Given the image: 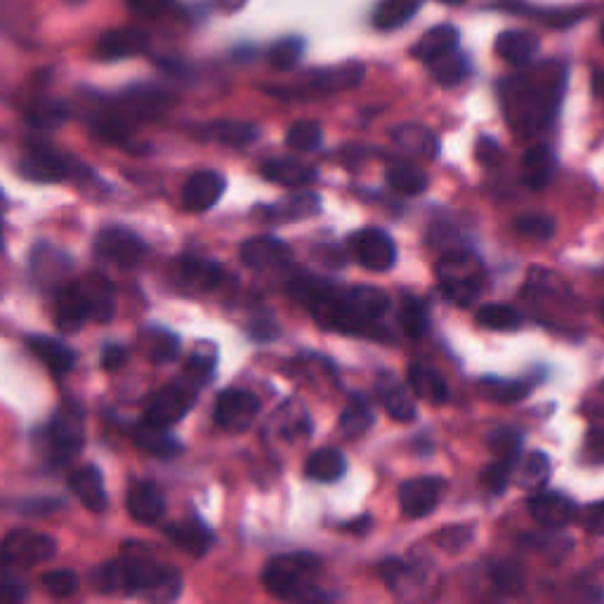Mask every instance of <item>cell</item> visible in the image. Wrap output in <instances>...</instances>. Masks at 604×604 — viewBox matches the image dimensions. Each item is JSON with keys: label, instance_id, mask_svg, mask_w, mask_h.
<instances>
[{"label": "cell", "instance_id": "obj_38", "mask_svg": "<svg viewBox=\"0 0 604 604\" xmlns=\"http://www.w3.org/2000/svg\"><path fill=\"white\" fill-rule=\"evenodd\" d=\"M477 324L491 331H517L522 326V314L510 305H501V302H491V305H482L477 310Z\"/></svg>", "mask_w": 604, "mask_h": 604}, {"label": "cell", "instance_id": "obj_52", "mask_svg": "<svg viewBox=\"0 0 604 604\" xmlns=\"http://www.w3.org/2000/svg\"><path fill=\"white\" fill-rule=\"evenodd\" d=\"M302 48L305 45H302L300 38H284V41L274 43L272 50H269V64L279 71L293 69L300 62Z\"/></svg>", "mask_w": 604, "mask_h": 604}, {"label": "cell", "instance_id": "obj_61", "mask_svg": "<svg viewBox=\"0 0 604 604\" xmlns=\"http://www.w3.org/2000/svg\"><path fill=\"white\" fill-rule=\"evenodd\" d=\"M3 206H5V194H3V189H0V210H3Z\"/></svg>", "mask_w": 604, "mask_h": 604}, {"label": "cell", "instance_id": "obj_57", "mask_svg": "<svg viewBox=\"0 0 604 604\" xmlns=\"http://www.w3.org/2000/svg\"><path fill=\"white\" fill-rule=\"evenodd\" d=\"M26 588L19 581H0V604L24 600Z\"/></svg>", "mask_w": 604, "mask_h": 604}, {"label": "cell", "instance_id": "obj_63", "mask_svg": "<svg viewBox=\"0 0 604 604\" xmlns=\"http://www.w3.org/2000/svg\"><path fill=\"white\" fill-rule=\"evenodd\" d=\"M602 439H604V437H602Z\"/></svg>", "mask_w": 604, "mask_h": 604}, {"label": "cell", "instance_id": "obj_10", "mask_svg": "<svg viewBox=\"0 0 604 604\" xmlns=\"http://www.w3.org/2000/svg\"><path fill=\"white\" fill-rule=\"evenodd\" d=\"M19 170L26 180L34 182H62L76 173L74 159L69 156L59 154L57 149L48 147V144H36V147L29 149L26 159L19 163Z\"/></svg>", "mask_w": 604, "mask_h": 604}, {"label": "cell", "instance_id": "obj_32", "mask_svg": "<svg viewBox=\"0 0 604 604\" xmlns=\"http://www.w3.org/2000/svg\"><path fill=\"white\" fill-rule=\"evenodd\" d=\"M321 210V201L314 192H300L288 199L274 203L267 208V218L277 222H291V220H305L317 215Z\"/></svg>", "mask_w": 604, "mask_h": 604}, {"label": "cell", "instance_id": "obj_53", "mask_svg": "<svg viewBox=\"0 0 604 604\" xmlns=\"http://www.w3.org/2000/svg\"><path fill=\"white\" fill-rule=\"evenodd\" d=\"M489 446L498 453V456L517 458V453L522 449V432L512 428H498L491 432Z\"/></svg>", "mask_w": 604, "mask_h": 604}, {"label": "cell", "instance_id": "obj_25", "mask_svg": "<svg viewBox=\"0 0 604 604\" xmlns=\"http://www.w3.org/2000/svg\"><path fill=\"white\" fill-rule=\"evenodd\" d=\"M262 175H265L269 182H277V185L291 189L307 187L317 180V170L295 159L265 161L262 163Z\"/></svg>", "mask_w": 604, "mask_h": 604}, {"label": "cell", "instance_id": "obj_37", "mask_svg": "<svg viewBox=\"0 0 604 604\" xmlns=\"http://www.w3.org/2000/svg\"><path fill=\"white\" fill-rule=\"evenodd\" d=\"M387 185H390L395 192L406 194V196H416L423 194L428 189V175L423 170H418L416 166H409V163H395V166L387 168Z\"/></svg>", "mask_w": 604, "mask_h": 604}, {"label": "cell", "instance_id": "obj_4", "mask_svg": "<svg viewBox=\"0 0 604 604\" xmlns=\"http://www.w3.org/2000/svg\"><path fill=\"white\" fill-rule=\"evenodd\" d=\"M437 277L446 298L461 307L472 305L479 298V293H482V265L468 251H456L442 258V262L437 265Z\"/></svg>", "mask_w": 604, "mask_h": 604}, {"label": "cell", "instance_id": "obj_21", "mask_svg": "<svg viewBox=\"0 0 604 604\" xmlns=\"http://www.w3.org/2000/svg\"><path fill=\"white\" fill-rule=\"evenodd\" d=\"M166 534L175 546L187 550L189 555L201 557L206 555L210 546L215 543V534L210 531L199 517H189L185 522H173L166 527Z\"/></svg>", "mask_w": 604, "mask_h": 604}, {"label": "cell", "instance_id": "obj_54", "mask_svg": "<svg viewBox=\"0 0 604 604\" xmlns=\"http://www.w3.org/2000/svg\"><path fill=\"white\" fill-rule=\"evenodd\" d=\"M472 538H475V529L472 527H444L442 534L437 536V541L449 553H458V550L468 546Z\"/></svg>", "mask_w": 604, "mask_h": 604}, {"label": "cell", "instance_id": "obj_30", "mask_svg": "<svg viewBox=\"0 0 604 604\" xmlns=\"http://www.w3.org/2000/svg\"><path fill=\"white\" fill-rule=\"evenodd\" d=\"M409 385L416 392V397L425 399L428 404H446V399H449V387H446L444 378L435 369H430V366L411 364Z\"/></svg>", "mask_w": 604, "mask_h": 604}, {"label": "cell", "instance_id": "obj_46", "mask_svg": "<svg viewBox=\"0 0 604 604\" xmlns=\"http://www.w3.org/2000/svg\"><path fill=\"white\" fill-rule=\"evenodd\" d=\"M324 142V130L317 121H298L288 130L286 144L295 151H314Z\"/></svg>", "mask_w": 604, "mask_h": 604}, {"label": "cell", "instance_id": "obj_13", "mask_svg": "<svg viewBox=\"0 0 604 604\" xmlns=\"http://www.w3.org/2000/svg\"><path fill=\"white\" fill-rule=\"evenodd\" d=\"M225 189V175H220L218 170H199L189 177L185 189H182V206L192 213H206L222 199Z\"/></svg>", "mask_w": 604, "mask_h": 604}, {"label": "cell", "instance_id": "obj_44", "mask_svg": "<svg viewBox=\"0 0 604 604\" xmlns=\"http://www.w3.org/2000/svg\"><path fill=\"white\" fill-rule=\"evenodd\" d=\"M550 477V461L543 451H531L522 465L520 484L529 491H541Z\"/></svg>", "mask_w": 604, "mask_h": 604}, {"label": "cell", "instance_id": "obj_51", "mask_svg": "<svg viewBox=\"0 0 604 604\" xmlns=\"http://www.w3.org/2000/svg\"><path fill=\"white\" fill-rule=\"evenodd\" d=\"M491 579H494L496 588L505 595H517L524 588V574L517 562H498L496 567L491 569Z\"/></svg>", "mask_w": 604, "mask_h": 604}, {"label": "cell", "instance_id": "obj_43", "mask_svg": "<svg viewBox=\"0 0 604 604\" xmlns=\"http://www.w3.org/2000/svg\"><path fill=\"white\" fill-rule=\"evenodd\" d=\"M399 324H402L404 333L413 340L425 336L428 331V310L418 298H406L399 307Z\"/></svg>", "mask_w": 604, "mask_h": 604}, {"label": "cell", "instance_id": "obj_2", "mask_svg": "<svg viewBox=\"0 0 604 604\" xmlns=\"http://www.w3.org/2000/svg\"><path fill=\"white\" fill-rule=\"evenodd\" d=\"M93 583L104 593L144 595L154 602H170L182 593V576L147 557H121L102 564L93 574Z\"/></svg>", "mask_w": 604, "mask_h": 604}, {"label": "cell", "instance_id": "obj_29", "mask_svg": "<svg viewBox=\"0 0 604 604\" xmlns=\"http://www.w3.org/2000/svg\"><path fill=\"white\" fill-rule=\"evenodd\" d=\"M133 439L142 451H147V453H151V456H159V458H173L182 449V444L177 442L173 435H170L168 428L151 425V423H147V420H142V423L133 430Z\"/></svg>", "mask_w": 604, "mask_h": 604}, {"label": "cell", "instance_id": "obj_11", "mask_svg": "<svg viewBox=\"0 0 604 604\" xmlns=\"http://www.w3.org/2000/svg\"><path fill=\"white\" fill-rule=\"evenodd\" d=\"M192 406V390H187V387L182 385H168L149 399L142 420H147L151 425H159V428H173V425L180 423V420L192 411Z\"/></svg>", "mask_w": 604, "mask_h": 604}, {"label": "cell", "instance_id": "obj_19", "mask_svg": "<svg viewBox=\"0 0 604 604\" xmlns=\"http://www.w3.org/2000/svg\"><path fill=\"white\" fill-rule=\"evenodd\" d=\"M90 319V300L83 281L67 284L57 293V324L64 331H78Z\"/></svg>", "mask_w": 604, "mask_h": 604}, {"label": "cell", "instance_id": "obj_56", "mask_svg": "<svg viewBox=\"0 0 604 604\" xmlns=\"http://www.w3.org/2000/svg\"><path fill=\"white\" fill-rule=\"evenodd\" d=\"M128 350L123 345H107L102 350V369L107 371H118L123 364H126Z\"/></svg>", "mask_w": 604, "mask_h": 604}, {"label": "cell", "instance_id": "obj_60", "mask_svg": "<svg viewBox=\"0 0 604 604\" xmlns=\"http://www.w3.org/2000/svg\"><path fill=\"white\" fill-rule=\"evenodd\" d=\"M3 244H5V239H3V222H0V251H3Z\"/></svg>", "mask_w": 604, "mask_h": 604}, {"label": "cell", "instance_id": "obj_24", "mask_svg": "<svg viewBox=\"0 0 604 604\" xmlns=\"http://www.w3.org/2000/svg\"><path fill=\"white\" fill-rule=\"evenodd\" d=\"M144 50H147V36L140 29H130V26L107 31L97 43V52L104 59H126L140 55Z\"/></svg>", "mask_w": 604, "mask_h": 604}, {"label": "cell", "instance_id": "obj_9", "mask_svg": "<svg viewBox=\"0 0 604 604\" xmlns=\"http://www.w3.org/2000/svg\"><path fill=\"white\" fill-rule=\"evenodd\" d=\"M354 258L371 272H387L397 262V246L392 236L378 227H366L352 236Z\"/></svg>", "mask_w": 604, "mask_h": 604}, {"label": "cell", "instance_id": "obj_17", "mask_svg": "<svg viewBox=\"0 0 604 604\" xmlns=\"http://www.w3.org/2000/svg\"><path fill=\"white\" fill-rule=\"evenodd\" d=\"M364 64L359 62H347V64H338V67H328V69H317L307 76L305 85L312 90V93H340V90H350L357 88V85L364 81Z\"/></svg>", "mask_w": 604, "mask_h": 604}, {"label": "cell", "instance_id": "obj_41", "mask_svg": "<svg viewBox=\"0 0 604 604\" xmlns=\"http://www.w3.org/2000/svg\"><path fill=\"white\" fill-rule=\"evenodd\" d=\"M180 265H182V274H185V279L189 281V284H194L199 288H213L220 284L222 269L215 265V262L187 255V258H182Z\"/></svg>", "mask_w": 604, "mask_h": 604}, {"label": "cell", "instance_id": "obj_39", "mask_svg": "<svg viewBox=\"0 0 604 604\" xmlns=\"http://www.w3.org/2000/svg\"><path fill=\"white\" fill-rule=\"evenodd\" d=\"M373 420L376 418H373L371 404L364 397H352L350 404L340 413V430L347 437H359L373 428Z\"/></svg>", "mask_w": 604, "mask_h": 604}, {"label": "cell", "instance_id": "obj_50", "mask_svg": "<svg viewBox=\"0 0 604 604\" xmlns=\"http://www.w3.org/2000/svg\"><path fill=\"white\" fill-rule=\"evenodd\" d=\"M515 232L531 241H548L555 236V222L548 215H522L515 220Z\"/></svg>", "mask_w": 604, "mask_h": 604}, {"label": "cell", "instance_id": "obj_5", "mask_svg": "<svg viewBox=\"0 0 604 604\" xmlns=\"http://www.w3.org/2000/svg\"><path fill=\"white\" fill-rule=\"evenodd\" d=\"M52 453L59 461H71L85 442V411L76 402L59 406L48 425Z\"/></svg>", "mask_w": 604, "mask_h": 604}, {"label": "cell", "instance_id": "obj_49", "mask_svg": "<svg viewBox=\"0 0 604 604\" xmlns=\"http://www.w3.org/2000/svg\"><path fill=\"white\" fill-rule=\"evenodd\" d=\"M515 461L517 458L501 456L498 461L489 463L487 468L482 470V484L487 487V491H491V494H503L512 477V470H515Z\"/></svg>", "mask_w": 604, "mask_h": 604}, {"label": "cell", "instance_id": "obj_40", "mask_svg": "<svg viewBox=\"0 0 604 604\" xmlns=\"http://www.w3.org/2000/svg\"><path fill=\"white\" fill-rule=\"evenodd\" d=\"M430 71L439 85L451 88V85H458L465 76H468L470 62H468V57L461 55V52L453 50V52H449V55L435 59V62L430 64Z\"/></svg>", "mask_w": 604, "mask_h": 604}, {"label": "cell", "instance_id": "obj_31", "mask_svg": "<svg viewBox=\"0 0 604 604\" xmlns=\"http://www.w3.org/2000/svg\"><path fill=\"white\" fill-rule=\"evenodd\" d=\"M305 472L307 477L314 479V482L331 484V482H338V479H343V475L347 472V461L343 451L317 449L310 458H307Z\"/></svg>", "mask_w": 604, "mask_h": 604}, {"label": "cell", "instance_id": "obj_3", "mask_svg": "<svg viewBox=\"0 0 604 604\" xmlns=\"http://www.w3.org/2000/svg\"><path fill=\"white\" fill-rule=\"evenodd\" d=\"M321 569V560L312 553H288L277 555L267 562L262 571V583L269 595L279 600H293V597L307 595V590L314 588L312 583L317 579Z\"/></svg>", "mask_w": 604, "mask_h": 604}, {"label": "cell", "instance_id": "obj_27", "mask_svg": "<svg viewBox=\"0 0 604 604\" xmlns=\"http://www.w3.org/2000/svg\"><path fill=\"white\" fill-rule=\"evenodd\" d=\"M553 170H555L553 151L543 147V144H536V147H531L527 154H524L522 185L529 189L548 187L550 180H553Z\"/></svg>", "mask_w": 604, "mask_h": 604}, {"label": "cell", "instance_id": "obj_59", "mask_svg": "<svg viewBox=\"0 0 604 604\" xmlns=\"http://www.w3.org/2000/svg\"><path fill=\"white\" fill-rule=\"evenodd\" d=\"M439 3H444V5H463L465 0H439Z\"/></svg>", "mask_w": 604, "mask_h": 604}, {"label": "cell", "instance_id": "obj_23", "mask_svg": "<svg viewBox=\"0 0 604 604\" xmlns=\"http://www.w3.org/2000/svg\"><path fill=\"white\" fill-rule=\"evenodd\" d=\"M458 38H461V34H458L456 26H451V24L432 26L430 31H425V34L418 38V43L413 45L411 52H413V57L420 59V62L432 64L435 59L449 55V52L456 50Z\"/></svg>", "mask_w": 604, "mask_h": 604}, {"label": "cell", "instance_id": "obj_28", "mask_svg": "<svg viewBox=\"0 0 604 604\" xmlns=\"http://www.w3.org/2000/svg\"><path fill=\"white\" fill-rule=\"evenodd\" d=\"M392 140L397 142L399 149L409 151V154L425 156V159H435L439 154V140L430 128L418 126V123H404L392 130Z\"/></svg>", "mask_w": 604, "mask_h": 604}, {"label": "cell", "instance_id": "obj_48", "mask_svg": "<svg viewBox=\"0 0 604 604\" xmlns=\"http://www.w3.org/2000/svg\"><path fill=\"white\" fill-rule=\"evenodd\" d=\"M43 588L48 590L52 597H57V600H67V597L76 595V590L81 588V579H78L76 571L71 569H55L43 576Z\"/></svg>", "mask_w": 604, "mask_h": 604}, {"label": "cell", "instance_id": "obj_15", "mask_svg": "<svg viewBox=\"0 0 604 604\" xmlns=\"http://www.w3.org/2000/svg\"><path fill=\"white\" fill-rule=\"evenodd\" d=\"M529 512L534 517V522L538 527L557 531L562 527H567L576 520L579 515V508L576 503L571 501L569 496L562 494H536L529 501Z\"/></svg>", "mask_w": 604, "mask_h": 604}, {"label": "cell", "instance_id": "obj_8", "mask_svg": "<svg viewBox=\"0 0 604 604\" xmlns=\"http://www.w3.org/2000/svg\"><path fill=\"white\" fill-rule=\"evenodd\" d=\"M260 413V399L248 390L229 387L215 402V423L227 432H244L251 428Z\"/></svg>", "mask_w": 604, "mask_h": 604}, {"label": "cell", "instance_id": "obj_26", "mask_svg": "<svg viewBox=\"0 0 604 604\" xmlns=\"http://www.w3.org/2000/svg\"><path fill=\"white\" fill-rule=\"evenodd\" d=\"M26 343H29L31 352H34L55 376H64V373L74 369L76 352L71 350L67 343H62V340L48 336H31Z\"/></svg>", "mask_w": 604, "mask_h": 604}, {"label": "cell", "instance_id": "obj_1", "mask_svg": "<svg viewBox=\"0 0 604 604\" xmlns=\"http://www.w3.org/2000/svg\"><path fill=\"white\" fill-rule=\"evenodd\" d=\"M564 88L567 67L560 59L503 78L498 85V100L508 126L517 135H534L546 128L560 109Z\"/></svg>", "mask_w": 604, "mask_h": 604}, {"label": "cell", "instance_id": "obj_55", "mask_svg": "<svg viewBox=\"0 0 604 604\" xmlns=\"http://www.w3.org/2000/svg\"><path fill=\"white\" fill-rule=\"evenodd\" d=\"M581 522H583V527H586L588 534L604 536V501L588 505L586 512H583Z\"/></svg>", "mask_w": 604, "mask_h": 604}, {"label": "cell", "instance_id": "obj_42", "mask_svg": "<svg viewBox=\"0 0 604 604\" xmlns=\"http://www.w3.org/2000/svg\"><path fill=\"white\" fill-rule=\"evenodd\" d=\"M380 395H383L385 411L395 420H399V423H411V420H416V404H413V399L409 397V392H406L404 387L399 385L383 387Z\"/></svg>", "mask_w": 604, "mask_h": 604}, {"label": "cell", "instance_id": "obj_6", "mask_svg": "<svg viewBox=\"0 0 604 604\" xmlns=\"http://www.w3.org/2000/svg\"><path fill=\"white\" fill-rule=\"evenodd\" d=\"M55 553L57 541L52 536L17 529L0 546V562L10 564V567H34V564L52 560Z\"/></svg>", "mask_w": 604, "mask_h": 604}, {"label": "cell", "instance_id": "obj_45", "mask_svg": "<svg viewBox=\"0 0 604 604\" xmlns=\"http://www.w3.org/2000/svg\"><path fill=\"white\" fill-rule=\"evenodd\" d=\"M69 118V111L64 107L62 102H36L34 107L29 109V114H26V121L31 123V126L38 130H52L59 128L64 121Z\"/></svg>", "mask_w": 604, "mask_h": 604}, {"label": "cell", "instance_id": "obj_47", "mask_svg": "<svg viewBox=\"0 0 604 604\" xmlns=\"http://www.w3.org/2000/svg\"><path fill=\"white\" fill-rule=\"evenodd\" d=\"M144 338L149 340V357L159 364V361H170L177 357V352H180V338L175 336V333L166 331V328H149L147 333H144Z\"/></svg>", "mask_w": 604, "mask_h": 604}, {"label": "cell", "instance_id": "obj_22", "mask_svg": "<svg viewBox=\"0 0 604 604\" xmlns=\"http://www.w3.org/2000/svg\"><path fill=\"white\" fill-rule=\"evenodd\" d=\"M69 487L90 512H102L107 508V491H104V479L97 465H85L76 470L69 477Z\"/></svg>", "mask_w": 604, "mask_h": 604}, {"label": "cell", "instance_id": "obj_35", "mask_svg": "<svg viewBox=\"0 0 604 604\" xmlns=\"http://www.w3.org/2000/svg\"><path fill=\"white\" fill-rule=\"evenodd\" d=\"M85 293H88L90 300V319L100 321V324H107V321L114 317L116 312V302H114V288L107 279L102 277H90L83 281Z\"/></svg>", "mask_w": 604, "mask_h": 604}, {"label": "cell", "instance_id": "obj_58", "mask_svg": "<svg viewBox=\"0 0 604 604\" xmlns=\"http://www.w3.org/2000/svg\"><path fill=\"white\" fill-rule=\"evenodd\" d=\"M128 5L135 12H140L144 17H154L159 15L163 10V5H166V0H128Z\"/></svg>", "mask_w": 604, "mask_h": 604}, {"label": "cell", "instance_id": "obj_12", "mask_svg": "<svg viewBox=\"0 0 604 604\" xmlns=\"http://www.w3.org/2000/svg\"><path fill=\"white\" fill-rule=\"evenodd\" d=\"M446 491V482L439 477H413L399 489V508L411 520L428 517L437 508Z\"/></svg>", "mask_w": 604, "mask_h": 604}, {"label": "cell", "instance_id": "obj_33", "mask_svg": "<svg viewBox=\"0 0 604 604\" xmlns=\"http://www.w3.org/2000/svg\"><path fill=\"white\" fill-rule=\"evenodd\" d=\"M420 5L423 0H380L373 12V26L380 31H395L416 17Z\"/></svg>", "mask_w": 604, "mask_h": 604}, {"label": "cell", "instance_id": "obj_7", "mask_svg": "<svg viewBox=\"0 0 604 604\" xmlns=\"http://www.w3.org/2000/svg\"><path fill=\"white\" fill-rule=\"evenodd\" d=\"M95 251L102 260L114 262L118 267H135L147 255V244L128 227H104L97 234Z\"/></svg>", "mask_w": 604, "mask_h": 604}, {"label": "cell", "instance_id": "obj_62", "mask_svg": "<svg viewBox=\"0 0 604 604\" xmlns=\"http://www.w3.org/2000/svg\"><path fill=\"white\" fill-rule=\"evenodd\" d=\"M600 317L604 319V302H602V305H600Z\"/></svg>", "mask_w": 604, "mask_h": 604}, {"label": "cell", "instance_id": "obj_18", "mask_svg": "<svg viewBox=\"0 0 604 604\" xmlns=\"http://www.w3.org/2000/svg\"><path fill=\"white\" fill-rule=\"evenodd\" d=\"M293 253L284 241L274 239V236H255L241 246V260L251 269H272L284 267L291 262Z\"/></svg>", "mask_w": 604, "mask_h": 604}, {"label": "cell", "instance_id": "obj_16", "mask_svg": "<svg viewBox=\"0 0 604 604\" xmlns=\"http://www.w3.org/2000/svg\"><path fill=\"white\" fill-rule=\"evenodd\" d=\"M128 512L140 524H159L166 515V496L154 482H135L128 491Z\"/></svg>", "mask_w": 604, "mask_h": 604}, {"label": "cell", "instance_id": "obj_36", "mask_svg": "<svg viewBox=\"0 0 604 604\" xmlns=\"http://www.w3.org/2000/svg\"><path fill=\"white\" fill-rule=\"evenodd\" d=\"M479 392L491 402L498 404H515L522 402L524 397L531 392V385L524 380H508V378H496L487 376L479 380Z\"/></svg>", "mask_w": 604, "mask_h": 604}, {"label": "cell", "instance_id": "obj_34", "mask_svg": "<svg viewBox=\"0 0 604 604\" xmlns=\"http://www.w3.org/2000/svg\"><path fill=\"white\" fill-rule=\"evenodd\" d=\"M203 137L225 144V147L241 149L258 140V128L246 121H215L203 130Z\"/></svg>", "mask_w": 604, "mask_h": 604}, {"label": "cell", "instance_id": "obj_20", "mask_svg": "<svg viewBox=\"0 0 604 604\" xmlns=\"http://www.w3.org/2000/svg\"><path fill=\"white\" fill-rule=\"evenodd\" d=\"M538 48H541L538 36L524 29L503 31V34L496 38V55L501 57L505 64H510V67H527V64H531V59L536 57Z\"/></svg>", "mask_w": 604, "mask_h": 604}, {"label": "cell", "instance_id": "obj_14", "mask_svg": "<svg viewBox=\"0 0 604 604\" xmlns=\"http://www.w3.org/2000/svg\"><path fill=\"white\" fill-rule=\"evenodd\" d=\"M71 267H74L71 255L57 246L38 244L31 253V277L43 288H62V281L69 277Z\"/></svg>", "mask_w": 604, "mask_h": 604}]
</instances>
